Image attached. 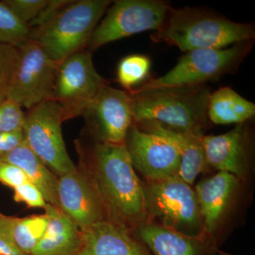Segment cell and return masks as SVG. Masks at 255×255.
I'll use <instances>...</instances> for the list:
<instances>
[{
    "label": "cell",
    "instance_id": "cell-29",
    "mask_svg": "<svg viewBox=\"0 0 255 255\" xmlns=\"http://www.w3.org/2000/svg\"><path fill=\"white\" fill-rule=\"evenodd\" d=\"M14 200L18 203H25L29 208L44 209L47 204L41 191L30 182L14 188Z\"/></svg>",
    "mask_w": 255,
    "mask_h": 255
},
{
    "label": "cell",
    "instance_id": "cell-10",
    "mask_svg": "<svg viewBox=\"0 0 255 255\" xmlns=\"http://www.w3.org/2000/svg\"><path fill=\"white\" fill-rule=\"evenodd\" d=\"M18 48L19 56L7 100L28 110L51 100L59 64L31 39Z\"/></svg>",
    "mask_w": 255,
    "mask_h": 255
},
{
    "label": "cell",
    "instance_id": "cell-7",
    "mask_svg": "<svg viewBox=\"0 0 255 255\" xmlns=\"http://www.w3.org/2000/svg\"><path fill=\"white\" fill-rule=\"evenodd\" d=\"M63 123L61 108L49 100L28 110L21 128L26 145L58 177L76 169L64 141Z\"/></svg>",
    "mask_w": 255,
    "mask_h": 255
},
{
    "label": "cell",
    "instance_id": "cell-27",
    "mask_svg": "<svg viewBox=\"0 0 255 255\" xmlns=\"http://www.w3.org/2000/svg\"><path fill=\"white\" fill-rule=\"evenodd\" d=\"M25 112L9 100L0 104V132L13 131L22 128Z\"/></svg>",
    "mask_w": 255,
    "mask_h": 255
},
{
    "label": "cell",
    "instance_id": "cell-30",
    "mask_svg": "<svg viewBox=\"0 0 255 255\" xmlns=\"http://www.w3.org/2000/svg\"><path fill=\"white\" fill-rule=\"evenodd\" d=\"M29 182L26 174L14 164L0 161V182L14 189L23 183Z\"/></svg>",
    "mask_w": 255,
    "mask_h": 255
},
{
    "label": "cell",
    "instance_id": "cell-32",
    "mask_svg": "<svg viewBox=\"0 0 255 255\" xmlns=\"http://www.w3.org/2000/svg\"><path fill=\"white\" fill-rule=\"evenodd\" d=\"M23 141L21 129L13 131L0 132V157L9 153Z\"/></svg>",
    "mask_w": 255,
    "mask_h": 255
},
{
    "label": "cell",
    "instance_id": "cell-4",
    "mask_svg": "<svg viewBox=\"0 0 255 255\" xmlns=\"http://www.w3.org/2000/svg\"><path fill=\"white\" fill-rule=\"evenodd\" d=\"M112 2L110 0H73L43 26L30 28V39L60 64L70 55L86 49L92 32Z\"/></svg>",
    "mask_w": 255,
    "mask_h": 255
},
{
    "label": "cell",
    "instance_id": "cell-21",
    "mask_svg": "<svg viewBox=\"0 0 255 255\" xmlns=\"http://www.w3.org/2000/svg\"><path fill=\"white\" fill-rule=\"evenodd\" d=\"M207 115L215 124H239L248 122L255 115V105L231 87H221L211 92Z\"/></svg>",
    "mask_w": 255,
    "mask_h": 255
},
{
    "label": "cell",
    "instance_id": "cell-19",
    "mask_svg": "<svg viewBox=\"0 0 255 255\" xmlns=\"http://www.w3.org/2000/svg\"><path fill=\"white\" fill-rule=\"evenodd\" d=\"M48 223L43 237L30 255H77L82 243V232L57 206L47 204Z\"/></svg>",
    "mask_w": 255,
    "mask_h": 255
},
{
    "label": "cell",
    "instance_id": "cell-28",
    "mask_svg": "<svg viewBox=\"0 0 255 255\" xmlns=\"http://www.w3.org/2000/svg\"><path fill=\"white\" fill-rule=\"evenodd\" d=\"M14 217L0 212V255H28L18 249L11 237Z\"/></svg>",
    "mask_w": 255,
    "mask_h": 255
},
{
    "label": "cell",
    "instance_id": "cell-25",
    "mask_svg": "<svg viewBox=\"0 0 255 255\" xmlns=\"http://www.w3.org/2000/svg\"><path fill=\"white\" fill-rule=\"evenodd\" d=\"M18 56L17 47L0 43V104L7 100Z\"/></svg>",
    "mask_w": 255,
    "mask_h": 255
},
{
    "label": "cell",
    "instance_id": "cell-23",
    "mask_svg": "<svg viewBox=\"0 0 255 255\" xmlns=\"http://www.w3.org/2000/svg\"><path fill=\"white\" fill-rule=\"evenodd\" d=\"M150 60L145 55H128L119 64L117 81L125 91H131L134 87L145 82L150 73Z\"/></svg>",
    "mask_w": 255,
    "mask_h": 255
},
{
    "label": "cell",
    "instance_id": "cell-13",
    "mask_svg": "<svg viewBox=\"0 0 255 255\" xmlns=\"http://www.w3.org/2000/svg\"><path fill=\"white\" fill-rule=\"evenodd\" d=\"M58 197L59 209L82 231L99 221L109 219L91 178L77 165L75 170L58 177Z\"/></svg>",
    "mask_w": 255,
    "mask_h": 255
},
{
    "label": "cell",
    "instance_id": "cell-18",
    "mask_svg": "<svg viewBox=\"0 0 255 255\" xmlns=\"http://www.w3.org/2000/svg\"><path fill=\"white\" fill-rule=\"evenodd\" d=\"M135 124L145 131L165 135L175 142L181 154L178 176L189 185H192L199 174L209 167L203 147V132L177 130L155 122Z\"/></svg>",
    "mask_w": 255,
    "mask_h": 255
},
{
    "label": "cell",
    "instance_id": "cell-17",
    "mask_svg": "<svg viewBox=\"0 0 255 255\" xmlns=\"http://www.w3.org/2000/svg\"><path fill=\"white\" fill-rule=\"evenodd\" d=\"M240 185L237 177L219 172L196 184L195 192L200 206L206 236L214 239Z\"/></svg>",
    "mask_w": 255,
    "mask_h": 255
},
{
    "label": "cell",
    "instance_id": "cell-22",
    "mask_svg": "<svg viewBox=\"0 0 255 255\" xmlns=\"http://www.w3.org/2000/svg\"><path fill=\"white\" fill-rule=\"evenodd\" d=\"M46 214L32 215L23 218L14 217L11 237L18 249L28 255L43 237L48 226Z\"/></svg>",
    "mask_w": 255,
    "mask_h": 255
},
{
    "label": "cell",
    "instance_id": "cell-3",
    "mask_svg": "<svg viewBox=\"0 0 255 255\" xmlns=\"http://www.w3.org/2000/svg\"><path fill=\"white\" fill-rule=\"evenodd\" d=\"M252 23L234 22L205 10L169 9L162 26L151 38L177 46L183 52L223 48L240 42L253 41Z\"/></svg>",
    "mask_w": 255,
    "mask_h": 255
},
{
    "label": "cell",
    "instance_id": "cell-5",
    "mask_svg": "<svg viewBox=\"0 0 255 255\" xmlns=\"http://www.w3.org/2000/svg\"><path fill=\"white\" fill-rule=\"evenodd\" d=\"M142 184L148 222L193 237L207 236L195 190L179 176Z\"/></svg>",
    "mask_w": 255,
    "mask_h": 255
},
{
    "label": "cell",
    "instance_id": "cell-24",
    "mask_svg": "<svg viewBox=\"0 0 255 255\" xmlns=\"http://www.w3.org/2000/svg\"><path fill=\"white\" fill-rule=\"evenodd\" d=\"M31 30L0 1V43L20 47L30 40Z\"/></svg>",
    "mask_w": 255,
    "mask_h": 255
},
{
    "label": "cell",
    "instance_id": "cell-31",
    "mask_svg": "<svg viewBox=\"0 0 255 255\" xmlns=\"http://www.w3.org/2000/svg\"><path fill=\"white\" fill-rule=\"evenodd\" d=\"M73 0H47L46 4L39 14L28 25L29 28L40 27L49 21Z\"/></svg>",
    "mask_w": 255,
    "mask_h": 255
},
{
    "label": "cell",
    "instance_id": "cell-26",
    "mask_svg": "<svg viewBox=\"0 0 255 255\" xmlns=\"http://www.w3.org/2000/svg\"><path fill=\"white\" fill-rule=\"evenodd\" d=\"M2 2L21 22L28 26L41 12L47 0H2Z\"/></svg>",
    "mask_w": 255,
    "mask_h": 255
},
{
    "label": "cell",
    "instance_id": "cell-15",
    "mask_svg": "<svg viewBox=\"0 0 255 255\" xmlns=\"http://www.w3.org/2000/svg\"><path fill=\"white\" fill-rule=\"evenodd\" d=\"M82 232L77 255H152L131 230L112 220H102Z\"/></svg>",
    "mask_w": 255,
    "mask_h": 255
},
{
    "label": "cell",
    "instance_id": "cell-12",
    "mask_svg": "<svg viewBox=\"0 0 255 255\" xmlns=\"http://www.w3.org/2000/svg\"><path fill=\"white\" fill-rule=\"evenodd\" d=\"M124 145L134 169L147 181H157L178 176L181 154L169 137L145 131L132 124L128 130Z\"/></svg>",
    "mask_w": 255,
    "mask_h": 255
},
{
    "label": "cell",
    "instance_id": "cell-16",
    "mask_svg": "<svg viewBox=\"0 0 255 255\" xmlns=\"http://www.w3.org/2000/svg\"><path fill=\"white\" fill-rule=\"evenodd\" d=\"M152 255H215L217 252L213 238L193 237L147 222L132 231Z\"/></svg>",
    "mask_w": 255,
    "mask_h": 255
},
{
    "label": "cell",
    "instance_id": "cell-8",
    "mask_svg": "<svg viewBox=\"0 0 255 255\" xmlns=\"http://www.w3.org/2000/svg\"><path fill=\"white\" fill-rule=\"evenodd\" d=\"M170 6L158 0H117L92 32L86 49L93 53L107 43L141 33L157 31Z\"/></svg>",
    "mask_w": 255,
    "mask_h": 255
},
{
    "label": "cell",
    "instance_id": "cell-33",
    "mask_svg": "<svg viewBox=\"0 0 255 255\" xmlns=\"http://www.w3.org/2000/svg\"><path fill=\"white\" fill-rule=\"evenodd\" d=\"M217 253H219V255H232L228 254V253H225V252L223 251H218Z\"/></svg>",
    "mask_w": 255,
    "mask_h": 255
},
{
    "label": "cell",
    "instance_id": "cell-11",
    "mask_svg": "<svg viewBox=\"0 0 255 255\" xmlns=\"http://www.w3.org/2000/svg\"><path fill=\"white\" fill-rule=\"evenodd\" d=\"M82 117L85 122L83 136L96 142L123 144L133 123L128 93L107 83L87 106Z\"/></svg>",
    "mask_w": 255,
    "mask_h": 255
},
{
    "label": "cell",
    "instance_id": "cell-14",
    "mask_svg": "<svg viewBox=\"0 0 255 255\" xmlns=\"http://www.w3.org/2000/svg\"><path fill=\"white\" fill-rule=\"evenodd\" d=\"M248 122L237 124L231 131L219 135H202L209 167L226 172L241 179L246 175L250 159Z\"/></svg>",
    "mask_w": 255,
    "mask_h": 255
},
{
    "label": "cell",
    "instance_id": "cell-20",
    "mask_svg": "<svg viewBox=\"0 0 255 255\" xmlns=\"http://www.w3.org/2000/svg\"><path fill=\"white\" fill-rule=\"evenodd\" d=\"M0 161L14 164L22 169L28 181L41 191L47 204L59 208L58 177L29 148L24 140L9 153L0 157Z\"/></svg>",
    "mask_w": 255,
    "mask_h": 255
},
{
    "label": "cell",
    "instance_id": "cell-2",
    "mask_svg": "<svg viewBox=\"0 0 255 255\" xmlns=\"http://www.w3.org/2000/svg\"><path fill=\"white\" fill-rule=\"evenodd\" d=\"M127 92L133 123L155 122L177 130L203 132L210 122L207 109L211 92L206 85L135 88Z\"/></svg>",
    "mask_w": 255,
    "mask_h": 255
},
{
    "label": "cell",
    "instance_id": "cell-9",
    "mask_svg": "<svg viewBox=\"0 0 255 255\" xmlns=\"http://www.w3.org/2000/svg\"><path fill=\"white\" fill-rule=\"evenodd\" d=\"M107 83L96 70L92 53L88 50L77 52L60 63L51 101L61 108L63 122L82 116Z\"/></svg>",
    "mask_w": 255,
    "mask_h": 255
},
{
    "label": "cell",
    "instance_id": "cell-1",
    "mask_svg": "<svg viewBox=\"0 0 255 255\" xmlns=\"http://www.w3.org/2000/svg\"><path fill=\"white\" fill-rule=\"evenodd\" d=\"M75 148L77 167L91 178L109 219L131 231L148 222L143 184L124 143L96 142L81 135Z\"/></svg>",
    "mask_w": 255,
    "mask_h": 255
},
{
    "label": "cell",
    "instance_id": "cell-6",
    "mask_svg": "<svg viewBox=\"0 0 255 255\" xmlns=\"http://www.w3.org/2000/svg\"><path fill=\"white\" fill-rule=\"evenodd\" d=\"M253 41L240 42L228 48L188 51L163 76L150 79L138 88L194 87L235 71L251 51Z\"/></svg>",
    "mask_w": 255,
    "mask_h": 255
}]
</instances>
